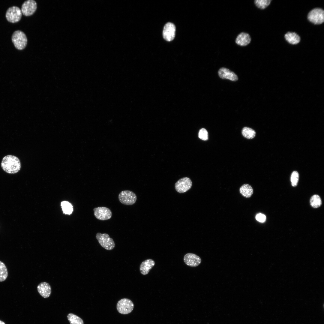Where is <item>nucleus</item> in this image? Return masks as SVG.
Wrapping results in <instances>:
<instances>
[{
	"label": "nucleus",
	"mask_w": 324,
	"mask_h": 324,
	"mask_svg": "<svg viewBox=\"0 0 324 324\" xmlns=\"http://www.w3.org/2000/svg\"><path fill=\"white\" fill-rule=\"evenodd\" d=\"M251 40V38L248 34L242 32L236 37V43L238 45L244 46L248 45L250 43Z\"/></svg>",
	"instance_id": "nucleus-16"
},
{
	"label": "nucleus",
	"mask_w": 324,
	"mask_h": 324,
	"mask_svg": "<svg viewBox=\"0 0 324 324\" xmlns=\"http://www.w3.org/2000/svg\"><path fill=\"white\" fill-rule=\"evenodd\" d=\"M8 276L7 268L5 264L0 261V282L4 281Z\"/></svg>",
	"instance_id": "nucleus-23"
},
{
	"label": "nucleus",
	"mask_w": 324,
	"mask_h": 324,
	"mask_svg": "<svg viewBox=\"0 0 324 324\" xmlns=\"http://www.w3.org/2000/svg\"><path fill=\"white\" fill-rule=\"evenodd\" d=\"M96 238L100 245L105 249L111 250L115 248L114 241L107 234L98 232L96 234Z\"/></svg>",
	"instance_id": "nucleus-3"
},
{
	"label": "nucleus",
	"mask_w": 324,
	"mask_h": 324,
	"mask_svg": "<svg viewBox=\"0 0 324 324\" xmlns=\"http://www.w3.org/2000/svg\"><path fill=\"white\" fill-rule=\"evenodd\" d=\"M37 4L34 0H28L23 3L21 7L22 13L23 15L28 16L33 15L36 11Z\"/></svg>",
	"instance_id": "nucleus-10"
},
{
	"label": "nucleus",
	"mask_w": 324,
	"mask_h": 324,
	"mask_svg": "<svg viewBox=\"0 0 324 324\" xmlns=\"http://www.w3.org/2000/svg\"><path fill=\"white\" fill-rule=\"evenodd\" d=\"M22 13L21 10L18 7L13 6L7 10L5 16L7 20L11 23H15L21 19Z\"/></svg>",
	"instance_id": "nucleus-7"
},
{
	"label": "nucleus",
	"mask_w": 324,
	"mask_h": 324,
	"mask_svg": "<svg viewBox=\"0 0 324 324\" xmlns=\"http://www.w3.org/2000/svg\"><path fill=\"white\" fill-rule=\"evenodd\" d=\"M61 206L62 211L65 214H70L73 211V208L72 205L67 201H63L61 203Z\"/></svg>",
	"instance_id": "nucleus-22"
},
{
	"label": "nucleus",
	"mask_w": 324,
	"mask_h": 324,
	"mask_svg": "<svg viewBox=\"0 0 324 324\" xmlns=\"http://www.w3.org/2000/svg\"><path fill=\"white\" fill-rule=\"evenodd\" d=\"M1 166L2 169L10 174L18 172L21 168V163L16 157L11 155L4 156L2 159Z\"/></svg>",
	"instance_id": "nucleus-1"
},
{
	"label": "nucleus",
	"mask_w": 324,
	"mask_h": 324,
	"mask_svg": "<svg viewBox=\"0 0 324 324\" xmlns=\"http://www.w3.org/2000/svg\"><path fill=\"white\" fill-rule=\"evenodd\" d=\"M176 27L171 22H168L164 26L163 32V37L166 40L170 41L175 38Z\"/></svg>",
	"instance_id": "nucleus-11"
},
{
	"label": "nucleus",
	"mask_w": 324,
	"mask_h": 324,
	"mask_svg": "<svg viewBox=\"0 0 324 324\" xmlns=\"http://www.w3.org/2000/svg\"><path fill=\"white\" fill-rule=\"evenodd\" d=\"M67 318L70 324H84L82 319L73 314H68Z\"/></svg>",
	"instance_id": "nucleus-21"
},
{
	"label": "nucleus",
	"mask_w": 324,
	"mask_h": 324,
	"mask_svg": "<svg viewBox=\"0 0 324 324\" xmlns=\"http://www.w3.org/2000/svg\"><path fill=\"white\" fill-rule=\"evenodd\" d=\"M298 179V173L296 171H293L291 176V181L292 186L295 187L297 185Z\"/></svg>",
	"instance_id": "nucleus-25"
},
{
	"label": "nucleus",
	"mask_w": 324,
	"mask_h": 324,
	"mask_svg": "<svg viewBox=\"0 0 324 324\" xmlns=\"http://www.w3.org/2000/svg\"><path fill=\"white\" fill-rule=\"evenodd\" d=\"M240 193L244 197H250L253 193V190L251 186L248 184L243 185L239 189Z\"/></svg>",
	"instance_id": "nucleus-18"
},
{
	"label": "nucleus",
	"mask_w": 324,
	"mask_h": 324,
	"mask_svg": "<svg viewBox=\"0 0 324 324\" xmlns=\"http://www.w3.org/2000/svg\"><path fill=\"white\" fill-rule=\"evenodd\" d=\"M134 308V304L130 299L123 298L119 300L116 305L118 312L122 314H127L131 313Z\"/></svg>",
	"instance_id": "nucleus-4"
},
{
	"label": "nucleus",
	"mask_w": 324,
	"mask_h": 324,
	"mask_svg": "<svg viewBox=\"0 0 324 324\" xmlns=\"http://www.w3.org/2000/svg\"><path fill=\"white\" fill-rule=\"evenodd\" d=\"M192 182L188 177H184L179 179L175 184L176 190L180 193H184L190 189Z\"/></svg>",
	"instance_id": "nucleus-9"
},
{
	"label": "nucleus",
	"mask_w": 324,
	"mask_h": 324,
	"mask_svg": "<svg viewBox=\"0 0 324 324\" xmlns=\"http://www.w3.org/2000/svg\"><path fill=\"white\" fill-rule=\"evenodd\" d=\"M12 40L15 47L18 50L24 49L26 46L27 39L25 34L22 31H15L12 36Z\"/></svg>",
	"instance_id": "nucleus-2"
},
{
	"label": "nucleus",
	"mask_w": 324,
	"mask_h": 324,
	"mask_svg": "<svg viewBox=\"0 0 324 324\" xmlns=\"http://www.w3.org/2000/svg\"><path fill=\"white\" fill-rule=\"evenodd\" d=\"M322 203L321 199L318 195H314L310 198V203L311 206L314 208H316L320 207Z\"/></svg>",
	"instance_id": "nucleus-20"
},
{
	"label": "nucleus",
	"mask_w": 324,
	"mask_h": 324,
	"mask_svg": "<svg viewBox=\"0 0 324 324\" xmlns=\"http://www.w3.org/2000/svg\"><path fill=\"white\" fill-rule=\"evenodd\" d=\"M37 290L40 294L44 298L49 297L51 292L50 286L46 282H41L37 286Z\"/></svg>",
	"instance_id": "nucleus-14"
},
{
	"label": "nucleus",
	"mask_w": 324,
	"mask_h": 324,
	"mask_svg": "<svg viewBox=\"0 0 324 324\" xmlns=\"http://www.w3.org/2000/svg\"><path fill=\"white\" fill-rule=\"evenodd\" d=\"M0 324H5L4 322L0 320Z\"/></svg>",
	"instance_id": "nucleus-28"
},
{
	"label": "nucleus",
	"mask_w": 324,
	"mask_h": 324,
	"mask_svg": "<svg viewBox=\"0 0 324 324\" xmlns=\"http://www.w3.org/2000/svg\"><path fill=\"white\" fill-rule=\"evenodd\" d=\"M118 198L122 203L127 205H133L137 200L136 194L133 191L129 190L121 191L118 195Z\"/></svg>",
	"instance_id": "nucleus-5"
},
{
	"label": "nucleus",
	"mask_w": 324,
	"mask_h": 324,
	"mask_svg": "<svg viewBox=\"0 0 324 324\" xmlns=\"http://www.w3.org/2000/svg\"><path fill=\"white\" fill-rule=\"evenodd\" d=\"M308 18L310 22L315 24H321L324 21V11L320 8H315L309 13Z\"/></svg>",
	"instance_id": "nucleus-6"
},
{
	"label": "nucleus",
	"mask_w": 324,
	"mask_h": 324,
	"mask_svg": "<svg viewBox=\"0 0 324 324\" xmlns=\"http://www.w3.org/2000/svg\"><path fill=\"white\" fill-rule=\"evenodd\" d=\"M218 74L220 78L222 79H227L232 81H236L238 80L237 75L229 69L224 67L220 68Z\"/></svg>",
	"instance_id": "nucleus-13"
},
{
	"label": "nucleus",
	"mask_w": 324,
	"mask_h": 324,
	"mask_svg": "<svg viewBox=\"0 0 324 324\" xmlns=\"http://www.w3.org/2000/svg\"><path fill=\"white\" fill-rule=\"evenodd\" d=\"M285 38L288 42L292 44H297L300 40V37L295 32H288L285 35Z\"/></svg>",
	"instance_id": "nucleus-17"
},
{
	"label": "nucleus",
	"mask_w": 324,
	"mask_h": 324,
	"mask_svg": "<svg viewBox=\"0 0 324 324\" xmlns=\"http://www.w3.org/2000/svg\"><path fill=\"white\" fill-rule=\"evenodd\" d=\"M155 264L154 261L151 259H148L143 261L140 267L141 273L144 275L147 274Z\"/></svg>",
	"instance_id": "nucleus-15"
},
{
	"label": "nucleus",
	"mask_w": 324,
	"mask_h": 324,
	"mask_svg": "<svg viewBox=\"0 0 324 324\" xmlns=\"http://www.w3.org/2000/svg\"><path fill=\"white\" fill-rule=\"evenodd\" d=\"M94 214L99 220H106L110 219L112 216V212L109 208L105 207H99L93 209Z\"/></svg>",
	"instance_id": "nucleus-8"
},
{
	"label": "nucleus",
	"mask_w": 324,
	"mask_h": 324,
	"mask_svg": "<svg viewBox=\"0 0 324 324\" xmlns=\"http://www.w3.org/2000/svg\"><path fill=\"white\" fill-rule=\"evenodd\" d=\"M255 218L256 220L261 223L265 222L266 220V215L261 213L257 214L256 215Z\"/></svg>",
	"instance_id": "nucleus-27"
},
{
	"label": "nucleus",
	"mask_w": 324,
	"mask_h": 324,
	"mask_svg": "<svg viewBox=\"0 0 324 324\" xmlns=\"http://www.w3.org/2000/svg\"><path fill=\"white\" fill-rule=\"evenodd\" d=\"M198 136L200 139L206 141L208 139V132L204 128H202L200 130Z\"/></svg>",
	"instance_id": "nucleus-26"
},
{
	"label": "nucleus",
	"mask_w": 324,
	"mask_h": 324,
	"mask_svg": "<svg viewBox=\"0 0 324 324\" xmlns=\"http://www.w3.org/2000/svg\"><path fill=\"white\" fill-rule=\"evenodd\" d=\"M242 133L244 137L249 139L254 138L256 134L254 130L248 127L243 128L242 131Z\"/></svg>",
	"instance_id": "nucleus-19"
},
{
	"label": "nucleus",
	"mask_w": 324,
	"mask_h": 324,
	"mask_svg": "<svg viewBox=\"0 0 324 324\" xmlns=\"http://www.w3.org/2000/svg\"><path fill=\"white\" fill-rule=\"evenodd\" d=\"M184 261L188 266L195 267L199 266L201 263V258L196 255L189 253L186 254L184 257Z\"/></svg>",
	"instance_id": "nucleus-12"
},
{
	"label": "nucleus",
	"mask_w": 324,
	"mask_h": 324,
	"mask_svg": "<svg viewBox=\"0 0 324 324\" xmlns=\"http://www.w3.org/2000/svg\"><path fill=\"white\" fill-rule=\"evenodd\" d=\"M271 1V0H255L254 2L257 7L263 9L269 5Z\"/></svg>",
	"instance_id": "nucleus-24"
}]
</instances>
